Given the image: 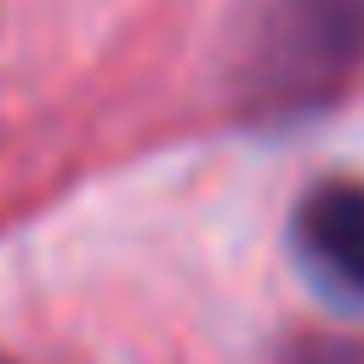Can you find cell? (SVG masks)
Here are the masks:
<instances>
[{
  "label": "cell",
  "instance_id": "6da1fadb",
  "mask_svg": "<svg viewBox=\"0 0 364 364\" xmlns=\"http://www.w3.org/2000/svg\"><path fill=\"white\" fill-rule=\"evenodd\" d=\"M364 68V0H256L239 46V97L262 119L336 102Z\"/></svg>",
  "mask_w": 364,
  "mask_h": 364
},
{
  "label": "cell",
  "instance_id": "7a4b0ae2",
  "mask_svg": "<svg viewBox=\"0 0 364 364\" xmlns=\"http://www.w3.org/2000/svg\"><path fill=\"white\" fill-rule=\"evenodd\" d=\"M290 239L313 279H324L336 296H364V182H313L290 216Z\"/></svg>",
  "mask_w": 364,
  "mask_h": 364
}]
</instances>
